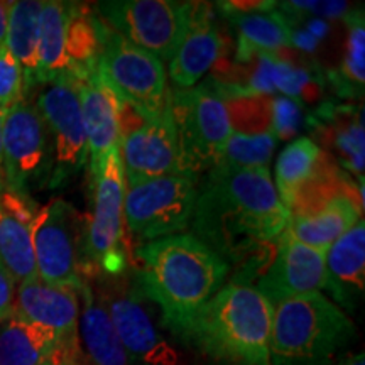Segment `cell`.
I'll return each instance as SVG.
<instances>
[{
  "label": "cell",
  "instance_id": "cell-1",
  "mask_svg": "<svg viewBox=\"0 0 365 365\" xmlns=\"http://www.w3.org/2000/svg\"><path fill=\"white\" fill-rule=\"evenodd\" d=\"M282 205L269 168L237 173L208 171L196 191L195 237L228 262H240L271 247L286 230Z\"/></svg>",
  "mask_w": 365,
  "mask_h": 365
},
{
  "label": "cell",
  "instance_id": "cell-2",
  "mask_svg": "<svg viewBox=\"0 0 365 365\" xmlns=\"http://www.w3.org/2000/svg\"><path fill=\"white\" fill-rule=\"evenodd\" d=\"M139 293L161 308L163 322L185 336L191 319L223 287L230 266L191 234L148 242L137 250Z\"/></svg>",
  "mask_w": 365,
  "mask_h": 365
},
{
  "label": "cell",
  "instance_id": "cell-3",
  "mask_svg": "<svg viewBox=\"0 0 365 365\" xmlns=\"http://www.w3.org/2000/svg\"><path fill=\"white\" fill-rule=\"evenodd\" d=\"M272 313L252 284L232 281L195 314L182 339L222 365H271Z\"/></svg>",
  "mask_w": 365,
  "mask_h": 365
},
{
  "label": "cell",
  "instance_id": "cell-4",
  "mask_svg": "<svg viewBox=\"0 0 365 365\" xmlns=\"http://www.w3.org/2000/svg\"><path fill=\"white\" fill-rule=\"evenodd\" d=\"M354 336V322L328 296H294L274 304L271 364L328 365Z\"/></svg>",
  "mask_w": 365,
  "mask_h": 365
},
{
  "label": "cell",
  "instance_id": "cell-5",
  "mask_svg": "<svg viewBox=\"0 0 365 365\" xmlns=\"http://www.w3.org/2000/svg\"><path fill=\"white\" fill-rule=\"evenodd\" d=\"M103 21L88 7L49 0L39 19L38 85L68 80L85 81L97 73Z\"/></svg>",
  "mask_w": 365,
  "mask_h": 365
},
{
  "label": "cell",
  "instance_id": "cell-6",
  "mask_svg": "<svg viewBox=\"0 0 365 365\" xmlns=\"http://www.w3.org/2000/svg\"><path fill=\"white\" fill-rule=\"evenodd\" d=\"M359 188L350 185L344 171L331 166L327 156L319 171L299 191L287 208L286 232L308 247L328 249L364 215V178Z\"/></svg>",
  "mask_w": 365,
  "mask_h": 365
},
{
  "label": "cell",
  "instance_id": "cell-7",
  "mask_svg": "<svg viewBox=\"0 0 365 365\" xmlns=\"http://www.w3.org/2000/svg\"><path fill=\"white\" fill-rule=\"evenodd\" d=\"M36 276L53 286L80 293L90 279L86 255V217L63 198L36 212L33 223Z\"/></svg>",
  "mask_w": 365,
  "mask_h": 365
},
{
  "label": "cell",
  "instance_id": "cell-8",
  "mask_svg": "<svg viewBox=\"0 0 365 365\" xmlns=\"http://www.w3.org/2000/svg\"><path fill=\"white\" fill-rule=\"evenodd\" d=\"M170 105L185 175L196 178L210 171L234 132L222 88L210 83L176 88Z\"/></svg>",
  "mask_w": 365,
  "mask_h": 365
},
{
  "label": "cell",
  "instance_id": "cell-9",
  "mask_svg": "<svg viewBox=\"0 0 365 365\" xmlns=\"http://www.w3.org/2000/svg\"><path fill=\"white\" fill-rule=\"evenodd\" d=\"M97 71L122 102L145 120L163 115L170 108L171 90L168 88L164 63L129 43L107 24L103 26Z\"/></svg>",
  "mask_w": 365,
  "mask_h": 365
},
{
  "label": "cell",
  "instance_id": "cell-10",
  "mask_svg": "<svg viewBox=\"0 0 365 365\" xmlns=\"http://www.w3.org/2000/svg\"><path fill=\"white\" fill-rule=\"evenodd\" d=\"M125 175L120 149H113L93 176V212L86 217L90 277H117L127 269L124 222Z\"/></svg>",
  "mask_w": 365,
  "mask_h": 365
},
{
  "label": "cell",
  "instance_id": "cell-11",
  "mask_svg": "<svg viewBox=\"0 0 365 365\" xmlns=\"http://www.w3.org/2000/svg\"><path fill=\"white\" fill-rule=\"evenodd\" d=\"M196 178L171 175L135 185L125 182L124 222L139 242L181 234L191 225L196 203Z\"/></svg>",
  "mask_w": 365,
  "mask_h": 365
},
{
  "label": "cell",
  "instance_id": "cell-12",
  "mask_svg": "<svg viewBox=\"0 0 365 365\" xmlns=\"http://www.w3.org/2000/svg\"><path fill=\"white\" fill-rule=\"evenodd\" d=\"M193 6L175 0H105L95 12L112 31L164 63L180 48Z\"/></svg>",
  "mask_w": 365,
  "mask_h": 365
},
{
  "label": "cell",
  "instance_id": "cell-13",
  "mask_svg": "<svg viewBox=\"0 0 365 365\" xmlns=\"http://www.w3.org/2000/svg\"><path fill=\"white\" fill-rule=\"evenodd\" d=\"M34 105L51 140L53 164L48 182L58 188L88 161L78 83L68 80L43 83Z\"/></svg>",
  "mask_w": 365,
  "mask_h": 365
},
{
  "label": "cell",
  "instance_id": "cell-14",
  "mask_svg": "<svg viewBox=\"0 0 365 365\" xmlns=\"http://www.w3.org/2000/svg\"><path fill=\"white\" fill-rule=\"evenodd\" d=\"M53 150L43 117L29 100L11 108L4 118L2 178L12 190L27 188L51 173Z\"/></svg>",
  "mask_w": 365,
  "mask_h": 365
},
{
  "label": "cell",
  "instance_id": "cell-15",
  "mask_svg": "<svg viewBox=\"0 0 365 365\" xmlns=\"http://www.w3.org/2000/svg\"><path fill=\"white\" fill-rule=\"evenodd\" d=\"M118 149L127 185L153 178L185 175L171 105L163 115L150 120L144 118L122 134Z\"/></svg>",
  "mask_w": 365,
  "mask_h": 365
},
{
  "label": "cell",
  "instance_id": "cell-16",
  "mask_svg": "<svg viewBox=\"0 0 365 365\" xmlns=\"http://www.w3.org/2000/svg\"><path fill=\"white\" fill-rule=\"evenodd\" d=\"M274 247L276 252L271 264H267L254 286L272 307L294 296L322 293L325 289L327 252L301 244L286 230Z\"/></svg>",
  "mask_w": 365,
  "mask_h": 365
},
{
  "label": "cell",
  "instance_id": "cell-17",
  "mask_svg": "<svg viewBox=\"0 0 365 365\" xmlns=\"http://www.w3.org/2000/svg\"><path fill=\"white\" fill-rule=\"evenodd\" d=\"M140 298L139 289L122 286L102 299L132 365H171L173 352L154 328Z\"/></svg>",
  "mask_w": 365,
  "mask_h": 365
},
{
  "label": "cell",
  "instance_id": "cell-18",
  "mask_svg": "<svg viewBox=\"0 0 365 365\" xmlns=\"http://www.w3.org/2000/svg\"><path fill=\"white\" fill-rule=\"evenodd\" d=\"M36 205L0 178V266L16 284L36 277L33 223Z\"/></svg>",
  "mask_w": 365,
  "mask_h": 365
},
{
  "label": "cell",
  "instance_id": "cell-19",
  "mask_svg": "<svg viewBox=\"0 0 365 365\" xmlns=\"http://www.w3.org/2000/svg\"><path fill=\"white\" fill-rule=\"evenodd\" d=\"M14 317L41 325L59 339L78 344L80 296L70 287L53 286L38 276L16 287Z\"/></svg>",
  "mask_w": 365,
  "mask_h": 365
},
{
  "label": "cell",
  "instance_id": "cell-20",
  "mask_svg": "<svg viewBox=\"0 0 365 365\" xmlns=\"http://www.w3.org/2000/svg\"><path fill=\"white\" fill-rule=\"evenodd\" d=\"M81 115L90 156V173L95 176L113 149L120 148V97L105 83L98 71L78 83Z\"/></svg>",
  "mask_w": 365,
  "mask_h": 365
},
{
  "label": "cell",
  "instance_id": "cell-21",
  "mask_svg": "<svg viewBox=\"0 0 365 365\" xmlns=\"http://www.w3.org/2000/svg\"><path fill=\"white\" fill-rule=\"evenodd\" d=\"M80 344L48 328L12 317L0 327V365H78Z\"/></svg>",
  "mask_w": 365,
  "mask_h": 365
},
{
  "label": "cell",
  "instance_id": "cell-22",
  "mask_svg": "<svg viewBox=\"0 0 365 365\" xmlns=\"http://www.w3.org/2000/svg\"><path fill=\"white\" fill-rule=\"evenodd\" d=\"M223 53L212 6L195 2L188 31L170 61V78L178 88H193L217 65Z\"/></svg>",
  "mask_w": 365,
  "mask_h": 365
},
{
  "label": "cell",
  "instance_id": "cell-23",
  "mask_svg": "<svg viewBox=\"0 0 365 365\" xmlns=\"http://www.w3.org/2000/svg\"><path fill=\"white\" fill-rule=\"evenodd\" d=\"M327 291L333 303L354 312L365 287V223L364 218L340 237L325 254Z\"/></svg>",
  "mask_w": 365,
  "mask_h": 365
},
{
  "label": "cell",
  "instance_id": "cell-24",
  "mask_svg": "<svg viewBox=\"0 0 365 365\" xmlns=\"http://www.w3.org/2000/svg\"><path fill=\"white\" fill-rule=\"evenodd\" d=\"M80 319L78 335L93 365H132L129 355L118 340L115 328L103 299H98L88 281L78 293Z\"/></svg>",
  "mask_w": 365,
  "mask_h": 365
},
{
  "label": "cell",
  "instance_id": "cell-25",
  "mask_svg": "<svg viewBox=\"0 0 365 365\" xmlns=\"http://www.w3.org/2000/svg\"><path fill=\"white\" fill-rule=\"evenodd\" d=\"M323 122L317 124V134L327 148L331 149L333 156L339 158L345 170L354 171L364 178V110L360 107H327V112H319Z\"/></svg>",
  "mask_w": 365,
  "mask_h": 365
},
{
  "label": "cell",
  "instance_id": "cell-26",
  "mask_svg": "<svg viewBox=\"0 0 365 365\" xmlns=\"http://www.w3.org/2000/svg\"><path fill=\"white\" fill-rule=\"evenodd\" d=\"M43 4L39 0H17L11 2L7 24L6 48L16 58L29 91L38 85V51H39V19Z\"/></svg>",
  "mask_w": 365,
  "mask_h": 365
},
{
  "label": "cell",
  "instance_id": "cell-27",
  "mask_svg": "<svg viewBox=\"0 0 365 365\" xmlns=\"http://www.w3.org/2000/svg\"><path fill=\"white\" fill-rule=\"evenodd\" d=\"M325 159V150L309 137H299L286 145L276 163L274 182L279 200L286 208L293 205L303 186L313 180Z\"/></svg>",
  "mask_w": 365,
  "mask_h": 365
},
{
  "label": "cell",
  "instance_id": "cell-28",
  "mask_svg": "<svg viewBox=\"0 0 365 365\" xmlns=\"http://www.w3.org/2000/svg\"><path fill=\"white\" fill-rule=\"evenodd\" d=\"M230 21L239 34L240 61L255 53L276 54L293 44V33L286 17L276 11L232 14Z\"/></svg>",
  "mask_w": 365,
  "mask_h": 365
},
{
  "label": "cell",
  "instance_id": "cell-29",
  "mask_svg": "<svg viewBox=\"0 0 365 365\" xmlns=\"http://www.w3.org/2000/svg\"><path fill=\"white\" fill-rule=\"evenodd\" d=\"M277 145V137L274 132L262 134H244L232 132L227 140L220 159L210 171L213 173H237L245 170L269 168L274 149Z\"/></svg>",
  "mask_w": 365,
  "mask_h": 365
},
{
  "label": "cell",
  "instance_id": "cell-30",
  "mask_svg": "<svg viewBox=\"0 0 365 365\" xmlns=\"http://www.w3.org/2000/svg\"><path fill=\"white\" fill-rule=\"evenodd\" d=\"M349 24L345 56L341 65L331 76L333 85L344 97L359 98L364 95L365 81V26L364 11H354L345 17Z\"/></svg>",
  "mask_w": 365,
  "mask_h": 365
},
{
  "label": "cell",
  "instance_id": "cell-31",
  "mask_svg": "<svg viewBox=\"0 0 365 365\" xmlns=\"http://www.w3.org/2000/svg\"><path fill=\"white\" fill-rule=\"evenodd\" d=\"M27 95L29 88H27L24 71L4 46L0 49V110L7 113L11 108L26 102Z\"/></svg>",
  "mask_w": 365,
  "mask_h": 365
},
{
  "label": "cell",
  "instance_id": "cell-32",
  "mask_svg": "<svg viewBox=\"0 0 365 365\" xmlns=\"http://www.w3.org/2000/svg\"><path fill=\"white\" fill-rule=\"evenodd\" d=\"M296 122H298V112H296L291 100H272V132L277 139L294 132Z\"/></svg>",
  "mask_w": 365,
  "mask_h": 365
},
{
  "label": "cell",
  "instance_id": "cell-33",
  "mask_svg": "<svg viewBox=\"0 0 365 365\" xmlns=\"http://www.w3.org/2000/svg\"><path fill=\"white\" fill-rule=\"evenodd\" d=\"M286 11L294 12H313L323 17H339L346 12L344 2H282L279 4Z\"/></svg>",
  "mask_w": 365,
  "mask_h": 365
},
{
  "label": "cell",
  "instance_id": "cell-34",
  "mask_svg": "<svg viewBox=\"0 0 365 365\" xmlns=\"http://www.w3.org/2000/svg\"><path fill=\"white\" fill-rule=\"evenodd\" d=\"M16 287L6 269L0 266V325L14 317V303H16Z\"/></svg>",
  "mask_w": 365,
  "mask_h": 365
},
{
  "label": "cell",
  "instance_id": "cell-35",
  "mask_svg": "<svg viewBox=\"0 0 365 365\" xmlns=\"http://www.w3.org/2000/svg\"><path fill=\"white\" fill-rule=\"evenodd\" d=\"M9 11H11V2H2V0H0V49L6 46Z\"/></svg>",
  "mask_w": 365,
  "mask_h": 365
},
{
  "label": "cell",
  "instance_id": "cell-36",
  "mask_svg": "<svg viewBox=\"0 0 365 365\" xmlns=\"http://www.w3.org/2000/svg\"><path fill=\"white\" fill-rule=\"evenodd\" d=\"M4 118L6 113L0 110V178H2V139H4Z\"/></svg>",
  "mask_w": 365,
  "mask_h": 365
},
{
  "label": "cell",
  "instance_id": "cell-37",
  "mask_svg": "<svg viewBox=\"0 0 365 365\" xmlns=\"http://www.w3.org/2000/svg\"><path fill=\"white\" fill-rule=\"evenodd\" d=\"M336 365H365L364 354L354 355V357H350L349 360H345V362H340V364H336Z\"/></svg>",
  "mask_w": 365,
  "mask_h": 365
},
{
  "label": "cell",
  "instance_id": "cell-38",
  "mask_svg": "<svg viewBox=\"0 0 365 365\" xmlns=\"http://www.w3.org/2000/svg\"><path fill=\"white\" fill-rule=\"evenodd\" d=\"M78 365H86V364H78Z\"/></svg>",
  "mask_w": 365,
  "mask_h": 365
}]
</instances>
